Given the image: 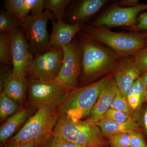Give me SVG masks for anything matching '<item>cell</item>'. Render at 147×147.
Masks as SVG:
<instances>
[{
  "label": "cell",
  "instance_id": "cell-37",
  "mask_svg": "<svg viewBox=\"0 0 147 147\" xmlns=\"http://www.w3.org/2000/svg\"><path fill=\"white\" fill-rule=\"evenodd\" d=\"M20 147H36L33 144L30 143H24L21 145Z\"/></svg>",
  "mask_w": 147,
  "mask_h": 147
},
{
  "label": "cell",
  "instance_id": "cell-8",
  "mask_svg": "<svg viewBox=\"0 0 147 147\" xmlns=\"http://www.w3.org/2000/svg\"><path fill=\"white\" fill-rule=\"evenodd\" d=\"M63 61L62 47H53L35 55L29 65L27 74L31 79L55 80L59 73Z\"/></svg>",
  "mask_w": 147,
  "mask_h": 147
},
{
  "label": "cell",
  "instance_id": "cell-18",
  "mask_svg": "<svg viewBox=\"0 0 147 147\" xmlns=\"http://www.w3.org/2000/svg\"><path fill=\"white\" fill-rule=\"evenodd\" d=\"M30 112L28 109L18 111L12 115L0 128V142L3 144L7 142L17 129L26 123L29 119Z\"/></svg>",
  "mask_w": 147,
  "mask_h": 147
},
{
  "label": "cell",
  "instance_id": "cell-30",
  "mask_svg": "<svg viewBox=\"0 0 147 147\" xmlns=\"http://www.w3.org/2000/svg\"><path fill=\"white\" fill-rule=\"evenodd\" d=\"M130 139V147H147L144 136L140 131L129 133Z\"/></svg>",
  "mask_w": 147,
  "mask_h": 147
},
{
  "label": "cell",
  "instance_id": "cell-16",
  "mask_svg": "<svg viewBox=\"0 0 147 147\" xmlns=\"http://www.w3.org/2000/svg\"><path fill=\"white\" fill-rule=\"evenodd\" d=\"M95 123L99 127L102 135L108 137L115 134L140 131V127L132 117L124 123H118L108 120L101 119Z\"/></svg>",
  "mask_w": 147,
  "mask_h": 147
},
{
  "label": "cell",
  "instance_id": "cell-21",
  "mask_svg": "<svg viewBox=\"0 0 147 147\" xmlns=\"http://www.w3.org/2000/svg\"><path fill=\"white\" fill-rule=\"evenodd\" d=\"M10 32H4L0 35V61L2 64L12 65L11 55Z\"/></svg>",
  "mask_w": 147,
  "mask_h": 147
},
{
  "label": "cell",
  "instance_id": "cell-9",
  "mask_svg": "<svg viewBox=\"0 0 147 147\" xmlns=\"http://www.w3.org/2000/svg\"><path fill=\"white\" fill-rule=\"evenodd\" d=\"M63 61L60 71L55 81L67 90L77 87L81 73V52L79 45L75 41L62 47Z\"/></svg>",
  "mask_w": 147,
  "mask_h": 147
},
{
  "label": "cell",
  "instance_id": "cell-10",
  "mask_svg": "<svg viewBox=\"0 0 147 147\" xmlns=\"http://www.w3.org/2000/svg\"><path fill=\"white\" fill-rule=\"evenodd\" d=\"M10 46L12 73L26 76L34 56L22 29L16 28L11 32Z\"/></svg>",
  "mask_w": 147,
  "mask_h": 147
},
{
  "label": "cell",
  "instance_id": "cell-35",
  "mask_svg": "<svg viewBox=\"0 0 147 147\" xmlns=\"http://www.w3.org/2000/svg\"><path fill=\"white\" fill-rule=\"evenodd\" d=\"M141 80L145 84L146 86H147V71L142 74L141 76H140Z\"/></svg>",
  "mask_w": 147,
  "mask_h": 147
},
{
  "label": "cell",
  "instance_id": "cell-19",
  "mask_svg": "<svg viewBox=\"0 0 147 147\" xmlns=\"http://www.w3.org/2000/svg\"><path fill=\"white\" fill-rule=\"evenodd\" d=\"M5 5L7 11L21 22L30 15L31 7L29 0H7L5 1Z\"/></svg>",
  "mask_w": 147,
  "mask_h": 147
},
{
  "label": "cell",
  "instance_id": "cell-5",
  "mask_svg": "<svg viewBox=\"0 0 147 147\" xmlns=\"http://www.w3.org/2000/svg\"><path fill=\"white\" fill-rule=\"evenodd\" d=\"M84 34L110 47L119 57L133 56L147 46L143 34L116 32L101 27H88Z\"/></svg>",
  "mask_w": 147,
  "mask_h": 147
},
{
  "label": "cell",
  "instance_id": "cell-28",
  "mask_svg": "<svg viewBox=\"0 0 147 147\" xmlns=\"http://www.w3.org/2000/svg\"><path fill=\"white\" fill-rule=\"evenodd\" d=\"M134 62L141 74L147 71V46L133 55Z\"/></svg>",
  "mask_w": 147,
  "mask_h": 147
},
{
  "label": "cell",
  "instance_id": "cell-29",
  "mask_svg": "<svg viewBox=\"0 0 147 147\" xmlns=\"http://www.w3.org/2000/svg\"><path fill=\"white\" fill-rule=\"evenodd\" d=\"M134 120L139 124L147 135V105L144 108L141 107L134 112L132 115Z\"/></svg>",
  "mask_w": 147,
  "mask_h": 147
},
{
  "label": "cell",
  "instance_id": "cell-15",
  "mask_svg": "<svg viewBox=\"0 0 147 147\" xmlns=\"http://www.w3.org/2000/svg\"><path fill=\"white\" fill-rule=\"evenodd\" d=\"M28 82L26 76L14 75L11 71L5 76L3 82L1 84V92H4L18 104H22L28 91Z\"/></svg>",
  "mask_w": 147,
  "mask_h": 147
},
{
  "label": "cell",
  "instance_id": "cell-38",
  "mask_svg": "<svg viewBox=\"0 0 147 147\" xmlns=\"http://www.w3.org/2000/svg\"><path fill=\"white\" fill-rule=\"evenodd\" d=\"M145 100L147 102V86L146 88V92H145Z\"/></svg>",
  "mask_w": 147,
  "mask_h": 147
},
{
  "label": "cell",
  "instance_id": "cell-23",
  "mask_svg": "<svg viewBox=\"0 0 147 147\" xmlns=\"http://www.w3.org/2000/svg\"><path fill=\"white\" fill-rule=\"evenodd\" d=\"M21 22L12 13L4 10L0 12V32L11 31L16 28L21 26Z\"/></svg>",
  "mask_w": 147,
  "mask_h": 147
},
{
  "label": "cell",
  "instance_id": "cell-1",
  "mask_svg": "<svg viewBox=\"0 0 147 147\" xmlns=\"http://www.w3.org/2000/svg\"><path fill=\"white\" fill-rule=\"evenodd\" d=\"M113 76L114 74H110L92 84L68 90L57 107L59 116H65L74 122L88 117L103 88Z\"/></svg>",
  "mask_w": 147,
  "mask_h": 147
},
{
  "label": "cell",
  "instance_id": "cell-33",
  "mask_svg": "<svg viewBox=\"0 0 147 147\" xmlns=\"http://www.w3.org/2000/svg\"><path fill=\"white\" fill-rule=\"evenodd\" d=\"M131 28L136 31H144L143 33L147 38V11L142 12L138 16L137 25Z\"/></svg>",
  "mask_w": 147,
  "mask_h": 147
},
{
  "label": "cell",
  "instance_id": "cell-31",
  "mask_svg": "<svg viewBox=\"0 0 147 147\" xmlns=\"http://www.w3.org/2000/svg\"><path fill=\"white\" fill-rule=\"evenodd\" d=\"M126 99L131 110L134 112L142 106L145 97L139 94H130L127 95Z\"/></svg>",
  "mask_w": 147,
  "mask_h": 147
},
{
  "label": "cell",
  "instance_id": "cell-20",
  "mask_svg": "<svg viewBox=\"0 0 147 147\" xmlns=\"http://www.w3.org/2000/svg\"><path fill=\"white\" fill-rule=\"evenodd\" d=\"M18 103L5 93L1 92L0 94V118L4 120L18 112Z\"/></svg>",
  "mask_w": 147,
  "mask_h": 147
},
{
  "label": "cell",
  "instance_id": "cell-34",
  "mask_svg": "<svg viewBox=\"0 0 147 147\" xmlns=\"http://www.w3.org/2000/svg\"><path fill=\"white\" fill-rule=\"evenodd\" d=\"M138 1L137 0H125L122 1L119 3V5L123 6V7H130L135 6L139 5Z\"/></svg>",
  "mask_w": 147,
  "mask_h": 147
},
{
  "label": "cell",
  "instance_id": "cell-2",
  "mask_svg": "<svg viewBox=\"0 0 147 147\" xmlns=\"http://www.w3.org/2000/svg\"><path fill=\"white\" fill-rule=\"evenodd\" d=\"M57 108L46 107L38 109L8 142L20 145L32 143L39 147L53 135L59 117Z\"/></svg>",
  "mask_w": 147,
  "mask_h": 147
},
{
  "label": "cell",
  "instance_id": "cell-24",
  "mask_svg": "<svg viewBox=\"0 0 147 147\" xmlns=\"http://www.w3.org/2000/svg\"><path fill=\"white\" fill-rule=\"evenodd\" d=\"M111 108L121 111L130 116L133 115V112L129 107L126 98L123 95L119 90L116 94Z\"/></svg>",
  "mask_w": 147,
  "mask_h": 147
},
{
  "label": "cell",
  "instance_id": "cell-3",
  "mask_svg": "<svg viewBox=\"0 0 147 147\" xmlns=\"http://www.w3.org/2000/svg\"><path fill=\"white\" fill-rule=\"evenodd\" d=\"M53 134L82 147L110 146L99 127L87 120L74 122L65 116H59Z\"/></svg>",
  "mask_w": 147,
  "mask_h": 147
},
{
  "label": "cell",
  "instance_id": "cell-39",
  "mask_svg": "<svg viewBox=\"0 0 147 147\" xmlns=\"http://www.w3.org/2000/svg\"></svg>",
  "mask_w": 147,
  "mask_h": 147
},
{
  "label": "cell",
  "instance_id": "cell-4",
  "mask_svg": "<svg viewBox=\"0 0 147 147\" xmlns=\"http://www.w3.org/2000/svg\"><path fill=\"white\" fill-rule=\"evenodd\" d=\"M84 79L90 80L115 69L119 57L114 52L99 45L84 34L79 44Z\"/></svg>",
  "mask_w": 147,
  "mask_h": 147
},
{
  "label": "cell",
  "instance_id": "cell-36",
  "mask_svg": "<svg viewBox=\"0 0 147 147\" xmlns=\"http://www.w3.org/2000/svg\"><path fill=\"white\" fill-rule=\"evenodd\" d=\"M21 145L8 142L2 147H20Z\"/></svg>",
  "mask_w": 147,
  "mask_h": 147
},
{
  "label": "cell",
  "instance_id": "cell-25",
  "mask_svg": "<svg viewBox=\"0 0 147 147\" xmlns=\"http://www.w3.org/2000/svg\"><path fill=\"white\" fill-rule=\"evenodd\" d=\"M110 147H130V139L129 133H121L108 137Z\"/></svg>",
  "mask_w": 147,
  "mask_h": 147
},
{
  "label": "cell",
  "instance_id": "cell-7",
  "mask_svg": "<svg viewBox=\"0 0 147 147\" xmlns=\"http://www.w3.org/2000/svg\"><path fill=\"white\" fill-rule=\"evenodd\" d=\"M49 11L45 10L38 16H29L21 21V29L28 40L31 51L41 54L49 49L50 37L47 30L48 21L54 18Z\"/></svg>",
  "mask_w": 147,
  "mask_h": 147
},
{
  "label": "cell",
  "instance_id": "cell-11",
  "mask_svg": "<svg viewBox=\"0 0 147 147\" xmlns=\"http://www.w3.org/2000/svg\"><path fill=\"white\" fill-rule=\"evenodd\" d=\"M147 10V4H139L130 7H116L100 16L95 22L96 27H133L137 25L139 13Z\"/></svg>",
  "mask_w": 147,
  "mask_h": 147
},
{
  "label": "cell",
  "instance_id": "cell-32",
  "mask_svg": "<svg viewBox=\"0 0 147 147\" xmlns=\"http://www.w3.org/2000/svg\"><path fill=\"white\" fill-rule=\"evenodd\" d=\"M30 5V16H38L44 12L45 1L43 0H29Z\"/></svg>",
  "mask_w": 147,
  "mask_h": 147
},
{
  "label": "cell",
  "instance_id": "cell-6",
  "mask_svg": "<svg viewBox=\"0 0 147 147\" xmlns=\"http://www.w3.org/2000/svg\"><path fill=\"white\" fill-rule=\"evenodd\" d=\"M68 90L55 80L31 79L28 82L29 104L38 109L57 108Z\"/></svg>",
  "mask_w": 147,
  "mask_h": 147
},
{
  "label": "cell",
  "instance_id": "cell-17",
  "mask_svg": "<svg viewBox=\"0 0 147 147\" xmlns=\"http://www.w3.org/2000/svg\"><path fill=\"white\" fill-rule=\"evenodd\" d=\"M107 2L106 0L82 1L71 12L70 20L73 24H81L97 13Z\"/></svg>",
  "mask_w": 147,
  "mask_h": 147
},
{
  "label": "cell",
  "instance_id": "cell-22",
  "mask_svg": "<svg viewBox=\"0 0 147 147\" xmlns=\"http://www.w3.org/2000/svg\"><path fill=\"white\" fill-rule=\"evenodd\" d=\"M70 2L69 0H46L45 1V7L57 20H62L65 9Z\"/></svg>",
  "mask_w": 147,
  "mask_h": 147
},
{
  "label": "cell",
  "instance_id": "cell-12",
  "mask_svg": "<svg viewBox=\"0 0 147 147\" xmlns=\"http://www.w3.org/2000/svg\"><path fill=\"white\" fill-rule=\"evenodd\" d=\"M114 69L113 74L116 84L122 94L126 98L128 91L141 74L134 62V57H119Z\"/></svg>",
  "mask_w": 147,
  "mask_h": 147
},
{
  "label": "cell",
  "instance_id": "cell-14",
  "mask_svg": "<svg viewBox=\"0 0 147 147\" xmlns=\"http://www.w3.org/2000/svg\"><path fill=\"white\" fill-rule=\"evenodd\" d=\"M118 90L113 76L102 89L87 121L93 123L99 121L111 108Z\"/></svg>",
  "mask_w": 147,
  "mask_h": 147
},
{
  "label": "cell",
  "instance_id": "cell-26",
  "mask_svg": "<svg viewBox=\"0 0 147 147\" xmlns=\"http://www.w3.org/2000/svg\"><path fill=\"white\" fill-rule=\"evenodd\" d=\"M38 147H84L53 135Z\"/></svg>",
  "mask_w": 147,
  "mask_h": 147
},
{
  "label": "cell",
  "instance_id": "cell-27",
  "mask_svg": "<svg viewBox=\"0 0 147 147\" xmlns=\"http://www.w3.org/2000/svg\"><path fill=\"white\" fill-rule=\"evenodd\" d=\"M130 116L126 113L110 108L102 117L101 119L108 120L118 123H124L126 121Z\"/></svg>",
  "mask_w": 147,
  "mask_h": 147
},
{
  "label": "cell",
  "instance_id": "cell-13",
  "mask_svg": "<svg viewBox=\"0 0 147 147\" xmlns=\"http://www.w3.org/2000/svg\"><path fill=\"white\" fill-rule=\"evenodd\" d=\"M51 21L53 30L50 36L49 49L62 47L70 44L74 36L83 28L81 24H67L62 20H57L56 22L53 18Z\"/></svg>",
  "mask_w": 147,
  "mask_h": 147
}]
</instances>
